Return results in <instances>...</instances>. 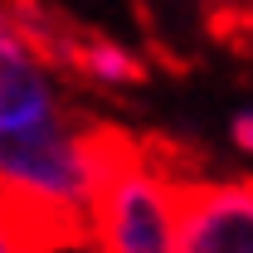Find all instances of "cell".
Masks as SVG:
<instances>
[{"mask_svg":"<svg viewBox=\"0 0 253 253\" xmlns=\"http://www.w3.org/2000/svg\"><path fill=\"white\" fill-rule=\"evenodd\" d=\"M54 68L63 78H73V83H83L93 93H112V97L136 93L151 78V63L131 44L107 39V34H73V30L63 34L59 54H54Z\"/></svg>","mask_w":253,"mask_h":253,"instance_id":"obj_4","label":"cell"},{"mask_svg":"<svg viewBox=\"0 0 253 253\" xmlns=\"http://www.w3.org/2000/svg\"><path fill=\"white\" fill-rule=\"evenodd\" d=\"M180 239V175L161 151L117 136L83 214V244L93 253H175Z\"/></svg>","mask_w":253,"mask_h":253,"instance_id":"obj_2","label":"cell"},{"mask_svg":"<svg viewBox=\"0 0 253 253\" xmlns=\"http://www.w3.org/2000/svg\"><path fill=\"white\" fill-rule=\"evenodd\" d=\"M175 253H253V175H180Z\"/></svg>","mask_w":253,"mask_h":253,"instance_id":"obj_3","label":"cell"},{"mask_svg":"<svg viewBox=\"0 0 253 253\" xmlns=\"http://www.w3.org/2000/svg\"><path fill=\"white\" fill-rule=\"evenodd\" d=\"M229 146L239 156H253V107H239L229 117Z\"/></svg>","mask_w":253,"mask_h":253,"instance_id":"obj_5","label":"cell"},{"mask_svg":"<svg viewBox=\"0 0 253 253\" xmlns=\"http://www.w3.org/2000/svg\"><path fill=\"white\" fill-rule=\"evenodd\" d=\"M122 131L78 112L54 63L0 5V214L25 253L83 244V214Z\"/></svg>","mask_w":253,"mask_h":253,"instance_id":"obj_1","label":"cell"},{"mask_svg":"<svg viewBox=\"0 0 253 253\" xmlns=\"http://www.w3.org/2000/svg\"><path fill=\"white\" fill-rule=\"evenodd\" d=\"M0 253H25V239L15 234V224L0 214Z\"/></svg>","mask_w":253,"mask_h":253,"instance_id":"obj_6","label":"cell"},{"mask_svg":"<svg viewBox=\"0 0 253 253\" xmlns=\"http://www.w3.org/2000/svg\"><path fill=\"white\" fill-rule=\"evenodd\" d=\"M200 5H210V10H244L253 0H200Z\"/></svg>","mask_w":253,"mask_h":253,"instance_id":"obj_7","label":"cell"}]
</instances>
